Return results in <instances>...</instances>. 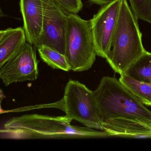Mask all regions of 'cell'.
Listing matches in <instances>:
<instances>
[{
	"mask_svg": "<svg viewBox=\"0 0 151 151\" xmlns=\"http://www.w3.org/2000/svg\"><path fill=\"white\" fill-rule=\"evenodd\" d=\"M66 116L85 127L104 130L93 91L76 80H70L61 101Z\"/></svg>",
	"mask_w": 151,
	"mask_h": 151,
	"instance_id": "5b68a950",
	"label": "cell"
},
{
	"mask_svg": "<svg viewBox=\"0 0 151 151\" xmlns=\"http://www.w3.org/2000/svg\"><path fill=\"white\" fill-rule=\"evenodd\" d=\"M137 18L127 0H121L110 50L105 59L117 74L122 75L146 52Z\"/></svg>",
	"mask_w": 151,
	"mask_h": 151,
	"instance_id": "7a4b0ae2",
	"label": "cell"
},
{
	"mask_svg": "<svg viewBox=\"0 0 151 151\" xmlns=\"http://www.w3.org/2000/svg\"><path fill=\"white\" fill-rule=\"evenodd\" d=\"M124 74L139 81L151 83V52L146 51Z\"/></svg>",
	"mask_w": 151,
	"mask_h": 151,
	"instance_id": "4fadbf2b",
	"label": "cell"
},
{
	"mask_svg": "<svg viewBox=\"0 0 151 151\" xmlns=\"http://www.w3.org/2000/svg\"><path fill=\"white\" fill-rule=\"evenodd\" d=\"M37 49L41 60L52 68L65 71L71 70L64 55L46 46H41Z\"/></svg>",
	"mask_w": 151,
	"mask_h": 151,
	"instance_id": "5bb4252c",
	"label": "cell"
},
{
	"mask_svg": "<svg viewBox=\"0 0 151 151\" xmlns=\"http://www.w3.org/2000/svg\"><path fill=\"white\" fill-rule=\"evenodd\" d=\"M20 6L27 42L35 47L42 31L43 0H20Z\"/></svg>",
	"mask_w": 151,
	"mask_h": 151,
	"instance_id": "9c48e42d",
	"label": "cell"
},
{
	"mask_svg": "<svg viewBox=\"0 0 151 151\" xmlns=\"http://www.w3.org/2000/svg\"><path fill=\"white\" fill-rule=\"evenodd\" d=\"M137 18L151 24V0H129Z\"/></svg>",
	"mask_w": 151,
	"mask_h": 151,
	"instance_id": "9a60e30c",
	"label": "cell"
},
{
	"mask_svg": "<svg viewBox=\"0 0 151 151\" xmlns=\"http://www.w3.org/2000/svg\"><path fill=\"white\" fill-rule=\"evenodd\" d=\"M68 14H77L83 7L82 0H54Z\"/></svg>",
	"mask_w": 151,
	"mask_h": 151,
	"instance_id": "2e32d148",
	"label": "cell"
},
{
	"mask_svg": "<svg viewBox=\"0 0 151 151\" xmlns=\"http://www.w3.org/2000/svg\"><path fill=\"white\" fill-rule=\"evenodd\" d=\"M104 130L110 136L132 138L135 135L151 132V124L124 117L109 119L102 123Z\"/></svg>",
	"mask_w": 151,
	"mask_h": 151,
	"instance_id": "30bf717a",
	"label": "cell"
},
{
	"mask_svg": "<svg viewBox=\"0 0 151 151\" xmlns=\"http://www.w3.org/2000/svg\"><path fill=\"white\" fill-rule=\"evenodd\" d=\"M36 47L27 42L25 45L0 67V78L6 86L13 83L35 81L39 76Z\"/></svg>",
	"mask_w": 151,
	"mask_h": 151,
	"instance_id": "52a82bcc",
	"label": "cell"
},
{
	"mask_svg": "<svg viewBox=\"0 0 151 151\" xmlns=\"http://www.w3.org/2000/svg\"><path fill=\"white\" fill-rule=\"evenodd\" d=\"M44 17L42 31L35 46H46L65 55L68 13L54 0H43Z\"/></svg>",
	"mask_w": 151,
	"mask_h": 151,
	"instance_id": "8992f818",
	"label": "cell"
},
{
	"mask_svg": "<svg viewBox=\"0 0 151 151\" xmlns=\"http://www.w3.org/2000/svg\"><path fill=\"white\" fill-rule=\"evenodd\" d=\"M24 27L8 28L0 31V67L27 43Z\"/></svg>",
	"mask_w": 151,
	"mask_h": 151,
	"instance_id": "8fae6325",
	"label": "cell"
},
{
	"mask_svg": "<svg viewBox=\"0 0 151 151\" xmlns=\"http://www.w3.org/2000/svg\"><path fill=\"white\" fill-rule=\"evenodd\" d=\"M89 1L96 5L102 6L113 1L114 0H89Z\"/></svg>",
	"mask_w": 151,
	"mask_h": 151,
	"instance_id": "e0dca14e",
	"label": "cell"
},
{
	"mask_svg": "<svg viewBox=\"0 0 151 151\" xmlns=\"http://www.w3.org/2000/svg\"><path fill=\"white\" fill-rule=\"evenodd\" d=\"M72 120L65 116H53L39 114L13 117L4 124L1 137L14 139L86 138L106 137L104 130L72 125Z\"/></svg>",
	"mask_w": 151,
	"mask_h": 151,
	"instance_id": "6da1fadb",
	"label": "cell"
},
{
	"mask_svg": "<svg viewBox=\"0 0 151 151\" xmlns=\"http://www.w3.org/2000/svg\"><path fill=\"white\" fill-rule=\"evenodd\" d=\"M119 81L145 106H151V83L142 82L123 74Z\"/></svg>",
	"mask_w": 151,
	"mask_h": 151,
	"instance_id": "7c38bea8",
	"label": "cell"
},
{
	"mask_svg": "<svg viewBox=\"0 0 151 151\" xmlns=\"http://www.w3.org/2000/svg\"><path fill=\"white\" fill-rule=\"evenodd\" d=\"M65 55L74 71L89 70L96 60L97 55L90 21L77 14H69Z\"/></svg>",
	"mask_w": 151,
	"mask_h": 151,
	"instance_id": "277c9868",
	"label": "cell"
},
{
	"mask_svg": "<svg viewBox=\"0 0 151 151\" xmlns=\"http://www.w3.org/2000/svg\"><path fill=\"white\" fill-rule=\"evenodd\" d=\"M121 2V0H114L101 6L90 20L97 55L103 58H106L110 50Z\"/></svg>",
	"mask_w": 151,
	"mask_h": 151,
	"instance_id": "ba28073f",
	"label": "cell"
},
{
	"mask_svg": "<svg viewBox=\"0 0 151 151\" xmlns=\"http://www.w3.org/2000/svg\"><path fill=\"white\" fill-rule=\"evenodd\" d=\"M93 92L102 123L124 117L151 124V111L116 78L103 77Z\"/></svg>",
	"mask_w": 151,
	"mask_h": 151,
	"instance_id": "3957f363",
	"label": "cell"
}]
</instances>
